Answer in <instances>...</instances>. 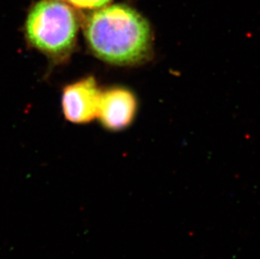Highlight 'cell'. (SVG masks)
Instances as JSON below:
<instances>
[{
	"instance_id": "1",
	"label": "cell",
	"mask_w": 260,
	"mask_h": 259,
	"mask_svg": "<svg viewBox=\"0 0 260 259\" xmlns=\"http://www.w3.org/2000/svg\"><path fill=\"white\" fill-rule=\"evenodd\" d=\"M84 35L99 58L116 65H133L147 58L152 47L149 24L127 5L105 6L88 15Z\"/></svg>"
},
{
	"instance_id": "2",
	"label": "cell",
	"mask_w": 260,
	"mask_h": 259,
	"mask_svg": "<svg viewBox=\"0 0 260 259\" xmlns=\"http://www.w3.org/2000/svg\"><path fill=\"white\" fill-rule=\"evenodd\" d=\"M79 13L63 0H40L28 14L25 36L32 47L52 58H65L74 49Z\"/></svg>"
},
{
	"instance_id": "3",
	"label": "cell",
	"mask_w": 260,
	"mask_h": 259,
	"mask_svg": "<svg viewBox=\"0 0 260 259\" xmlns=\"http://www.w3.org/2000/svg\"><path fill=\"white\" fill-rule=\"evenodd\" d=\"M101 93L92 77L68 86L62 93V110L70 122L84 124L98 116Z\"/></svg>"
},
{
	"instance_id": "4",
	"label": "cell",
	"mask_w": 260,
	"mask_h": 259,
	"mask_svg": "<svg viewBox=\"0 0 260 259\" xmlns=\"http://www.w3.org/2000/svg\"><path fill=\"white\" fill-rule=\"evenodd\" d=\"M137 110V101L130 91L112 88L101 94L98 116L105 127L120 130L133 120Z\"/></svg>"
},
{
	"instance_id": "5",
	"label": "cell",
	"mask_w": 260,
	"mask_h": 259,
	"mask_svg": "<svg viewBox=\"0 0 260 259\" xmlns=\"http://www.w3.org/2000/svg\"><path fill=\"white\" fill-rule=\"evenodd\" d=\"M79 10H98L105 7L111 0H63Z\"/></svg>"
}]
</instances>
